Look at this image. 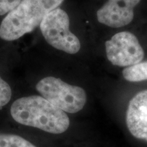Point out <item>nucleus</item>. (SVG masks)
I'll list each match as a JSON object with an SVG mask.
<instances>
[{"mask_svg":"<svg viewBox=\"0 0 147 147\" xmlns=\"http://www.w3.org/2000/svg\"><path fill=\"white\" fill-rule=\"evenodd\" d=\"M10 115L18 123L52 134L63 133L70 125L66 113L40 95L17 99L11 106Z\"/></svg>","mask_w":147,"mask_h":147,"instance_id":"nucleus-1","label":"nucleus"},{"mask_svg":"<svg viewBox=\"0 0 147 147\" xmlns=\"http://www.w3.org/2000/svg\"><path fill=\"white\" fill-rule=\"evenodd\" d=\"M64 0H21L14 10L5 16L0 25V38L13 41L33 32L49 12Z\"/></svg>","mask_w":147,"mask_h":147,"instance_id":"nucleus-2","label":"nucleus"},{"mask_svg":"<svg viewBox=\"0 0 147 147\" xmlns=\"http://www.w3.org/2000/svg\"><path fill=\"white\" fill-rule=\"evenodd\" d=\"M36 88L42 97L65 113H78L87 102V94L82 88L71 85L55 77L42 79Z\"/></svg>","mask_w":147,"mask_h":147,"instance_id":"nucleus-3","label":"nucleus"},{"mask_svg":"<svg viewBox=\"0 0 147 147\" xmlns=\"http://www.w3.org/2000/svg\"><path fill=\"white\" fill-rule=\"evenodd\" d=\"M44 38L53 47L69 54L80 51V40L69 30V18L61 8H56L45 16L40 25Z\"/></svg>","mask_w":147,"mask_h":147,"instance_id":"nucleus-4","label":"nucleus"},{"mask_svg":"<svg viewBox=\"0 0 147 147\" xmlns=\"http://www.w3.org/2000/svg\"><path fill=\"white\" fill-rule=\"evenodd\" d=\"M105 46L108 59L114 65L129 67L141 62L144 57L138 39L131 32L117 33Z\"/></svg>","mask_w":147,"mask_h":147,"instance_id":"nucleus-5","label":"nucleus"},{"mask_svg":"<svg viewBox=\"0 0 147 147\" xmlns=\"http://www.w3.org/2000/svg\"><path fill=\"white\" fill-rule=\"evenodd\" d=\"M141 0H107L97 12L100 23L113 28L127 25L134 16V8Z\"/></svg>","mask_w":147,"mask_h":147,"instance_id":"nucleus-6","label":"nucleus"},{"mask_svg":"<svg viewBox=\"0 0 147 147\" xmlns=\"http://www.w3.org/2000/svg\"><path fill=\"white\" fill-rule=\"evenodd\" d=\"M126 123L133 136L147 142V90L139 92L130 100Z\"/></svg>","mask_w":147,"mask_h":147,"instance_id":"nucleus-7","label":"nucleus"},{"mask_svg":"<svg viewBox=\"0 0 147 147\" xmlns=\"http://www.w3.org/2000/svg\"><path fill=\"white\" fill-rule=\"evenodd\" d=\"M123 76L129 82L147 80V61L126 67L123 70Z\"/></svg>","mask_w":147,"mask_h":147,"instance_id":"nucleus-8","label":"nucleus"},{"mask_svg":"<svg viewBox=\"0 0 147 147\" xmlns=\"http://www.w3.org/2000/svg\"><path fill=\"white\" fill-rule=\"evenodd\" d=\"M0 147H37L25 138L13 134L0 133Z\"/></svg>","mask_w":147,"mask_h":147,"instance_id":"nucleus-9","label":"nucleus"},{"mask_svg":"<svg viewBox=\"0 0 147 147\" xmlns=\"http://www.w3.org/2000/svg\"><path fill=\"white\" fill-rule=\"evenodd\" d=\"M12 97V90L8 82L0 76V110L8 104Z\"/></svg>","mask_w":147,"mask_h":147,"instance_id":"nucleus-10","label":"nucleus"},{"mask_svg":"<svg viewBox=\"0 0 147 147\" xmlns=\"http://www.w3.org/2000/svg\"><path fill=\"white\" fill-rule=\"evenodd\" d=\"M21 0H0V15L8 14L19 4Z\"/></svg>","mask_w":147,"mask_h":147,"instance_id":"nucleus-11","label":"nucleus"}]
</instances>
